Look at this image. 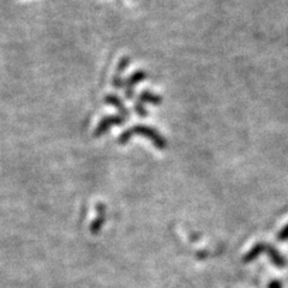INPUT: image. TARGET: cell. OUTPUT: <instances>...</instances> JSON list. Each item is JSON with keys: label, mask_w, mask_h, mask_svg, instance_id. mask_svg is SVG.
<instances>
[{"label": "cell", "mask_w": 288, "mask_h": 288, "mask_svg": "<svg viewBox=\"0 0 288 288\" xmlns=\"http://www.w3.org/2000/svg\"><path fill=\"white\" fill-rule=\"evenodd\" d=\"M113 87L116 88V89H121L123 87H125V80L123 79V77L121 76H114L113 78Z\"/></svg>", "instance_id": "obj_10"}, {"label": "cell", "mask_w": 288, "mask_h": 288, "mask_svg": "<svg viewBox=\"0 0 288 288\" xmlns=\"http://www.w3.org/2000/svg\"><path fill=\"white\" fill-rule=\"evenodd\" d=\"M267 248H268V244L266 243H257L251 248V250H249V252L244 256V263H250L253 262L255 259L258 258L262 253L267 252Z\"/></svg>", "instance_id": "obj_5"}, {"label": "cell", "mask_w": 288, "mask_h": 288, "mask_svg": "<svg viewBox=\"0 0 288 288\" xmlns=\"http://www.w3.org/2000/svg\"><path fill=\"white\" fill-rule=\"evenodd\" d=\"M268 288H284V285L279 280H272V281L269 282Z\"/></svg>", "instance_id": "obj_12"}, {"label": "cell", "mask_w": 288, "mask_h": 288, "mask_svg": "<svg viewBox=\"0 0 288 288\" xmlns=\"http://www.w3.org/2000/svg\"><path fill=\"white\" fill-rule=\"evenodd\" d=\"M267 255H268L269 259H270V262L275 267H277V268H284V267H286V258H285L284 255H282L279 250H276V248H274L272 245H268V248H267Z\"/></svg>", "instance_id": "obj_4"}, {"label": "cell", "mask_w": 288, "mask_h": 288, "mask_svg": "<svg viewBox=\"0 0 288 288\" xmlns=\"http://www.w3.org/2000/svg\"><path fill=\"white\" fill-rule=\"evenodd\" d=\"M147 72L142 71V70H139V71H136L134 74H132L131 76L129 77L128 79L125 80V96L128 100H131L132 97H134V87L137 84V83L142 82V80L147 79Z\"/></svg>", "instance_id": "obj_3"}, {"label": "cell", "mask_w": 288, "mask_h": 288, "mask_svg": "<svg viewBox=\"0 0 288 288\" xmlns=\"http://www.w3.org/2000/svg\"><path fill=\"white\" fill-rule=\"evenodd\" d=\"M277 238H279V240L281 241L288 240V225L285 226V227L280 230V233L277 234Z\"/></svg>", "instance_id": "obj_11"}, {"label": "cell", "mask_w": 288, "mask_h": 288, "mask_svg": "<svg viewBox=\"0 0 288 288\" xmlns=\"http://www.w3.org/2000/svg\"><path fill=\"white\" fill-rule=\"evenodd\" d=\"M134 111H136V113L138 114L141 118H145V116H148V112L143 106V102H141L139 100L138 102H136V105H134Z\"/></svg>", "instance_id": "obj_9"}, {"label": "cell", "mask_w": 288, "mask_h": 288, "mask_svg": "<svg viewBox=\"0 0 288 288\" xmlns=\"http://www.w3.org/2000/svg\"><path fill=\"white\" fill-rule=\"evenodd\" d=\"M105 101L107 103H110V105H112L113 107H115L116 110L119 111V115L121 116V118L124 119V120H128L129 119V115H130V111L128 108L125 107V106L123 105V101L120 100V98L118 97L116 95H108L107 97L105 98Z\"/></svg>", "instance_id": "obj_6"}, {"label": "cell", "mask_w": 288, "mask_h": 288, "mask_svg": "<svg viewBox=\"0 0 288 288\" xmlns=\"http://www.w3.org/2000/svg\"><path fill=\"white\" fill-rule=\"evenodd\" d=\"M139 101L143 103H152V105H160L162 102V97L157 94H153V93L144 90L141 93L139 96Z\"/></svg>", "instance_id": "obj_7"}, {"label": "cell", "mask_w": 288, "mask_h": 288, "mask_svg": "<svg viewBox=\"0 0 288 288\" xmlns=\"http://www.w3.org/2000/svg\"><path fill=\"white\" fill-rule=\"evenodd\" d=\"M124 119L121 118L120 115H110L103 118L102 120L100 121V124L97 125V128L94 131V136L95 137H100L105 134L106 131H108L113 125H121L124 123Z\"/></svg>", "instance_id": "obj_2"}, {"label": "cell", "mask_w": 288, "mask_h": 288, "mask_svg": "<svg viewBox=\"0 0 288 288\" xmlns=\"http://www.w3.org/2000/svg\"><path fill=\"white\" fill-rule=\"evenodd\" d=\"M130 64V58L129 57H124V58L120 59V61H119L118 64V76H121V74H123L124 71H126V69H128Z\"/></svg>", "instance_id": "obj_8"}, {"label": "cell", "mask_w": 288, "mask_h": 288, "mask_svg": "<svg viewBox=\"0 0 288 288\" xmlns=\"http://www.w3.org/2000/svg\"><path fill=\"white\" fill-rule=\"evenodd\" d=\"M130 131H131L132 134H141V136L147 137L148 139H150V141L154 143V145L157 148V149L162 150L167 147V141L161 136L156 130L149 128V126L137 125L134 126V128L130 129Z\"/></svg>", "instance_id": "obj_1"}]
</instances>
